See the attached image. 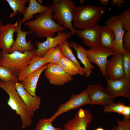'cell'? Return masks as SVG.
<instances>
[{"instance_id": "d590c367", "label": "cell", "mask_w": 130, "mask_h": 130, "mask_svg": "<svg viewBox=\"0 0 130 130\" xmlns=\"http://www.w3.org/2000/svg\"><path fill=\"white\" fill-rule=\"evenodd\" d=\"M122 115L125 117L129 119H130V106L126 105L125 106Z\"/></svg>"}, {"instance_id": "1f68e13d", "label": "cell", "mask_w": 130, "mask_h": 130, "mask_svg": "<svg viewBox=\"0 0 130 130\" xmlns=\"http://www.w3.org/2000/svg\"><path fill=\"white\" fill-rule=\"evenodd\" d=\"M123 67L125 73L124 77L130 79V52L123 54Z\"/></svg>"}, {"instance_id": "d6a6232c", "label": "cell", "mask_w": 130, "mask_h": 130, "mask_svg": "<svg viewBox=\"0 0 130 130\" xmlns=\"http://www.w3.org/2000/svg\"><path fill=\"white\" fill-rule=\"evenodd\" d=\"M130 119L124 117L123 120H117V125L113 127L112 130H130Z\"/></svg>"}, {"instance_id": "7402d4cb", "label": "cell", "mask_w": 130, "mask_h": 130, "mask_svg": "<svg viewBox=\"0 0 130 130\" xmlns=\"http://www.w3.org/2000/svg\"><path fill=\"white\" fill-rule=\"evenodd\" d=\"M115 40L113 30L106 25L100 26L99 45L102 47L113 49Z\"/></svg>"}, {"instance_id": "9a60e30c", "label": "cell", "mask_w": 130, "mask_h": 130, "mask_svg": "<svg viewBox=\"0 0 130 130\" xmlns=\"http://www.w3.org/2000/svg\"><path fill=\"white\" fill-rule=\"evenodd\" d=\"M123 54H115L108 60L105 70L107 78L109 79L114 80L124 77L122 60Z\"/></svg>"}, {"instance_id": "603a6c76", "label": "cell", "mask_w": 130, "mask_h": 130, "mask_svg": "<svg viewBox=\"0 0 130 130\" xmlns=\"http://www.w3.org/2000/svg\"><path fill=\"white\" fill-rule=\"evenodd\" d=\"M49 8V6H43L36 0H29V5L26 7L24 17L21 20L22 23L31 20L33 16L36 14L45 12Z\"/></svg>"}, {"instance_id": "d6986e66", "label": "cell", "mask_w": 130, "mask_h": 130, "mask_svg": "<svg viewBox=\"0 0 130 130\" xmlns=\"http://www.w3.org/2000/svg\"><path fill=\"white\" fill-rule=\"evenodd\" d=\"M47 65L46 64L43 65L28 75L21 82L25 90L32 96L36 95V90L39 79L41 73L47 67Z\"/></svg>"}, {"instance_id": "ac0fdd59", "label": "cell", "mask_w": 130, "mask_h": 130, "mask_svg": "<svg viewBox=\"0 0 130 130\" xmlns=\"http://www.w3.org/2000/svg\"><path fill=\"white\" fill-rule=\"evenodd\" d=\"M15 88L26 106L34 113L40 107L41 102L40 98L37 95L33 96L30 94L24 88L21 82H16Z\"/></svg>"}, {"instance_id": "d4e9b609", "label": "cell", "mask_w": 130, "mask_h": 130, "mask_svg": "<svg viewBox=\"0 0 130 130\" xmlns=\"http://www.w3.org/2000/svg\"><path fill=\"white\" fill-rule=\"evenodd\" d=\"M10 7L13 10V12L11 14L9 17H13L18 14V11L20 15L22 13L24 15L26 8V6L29 2V0H6Z\"/></svg>"}, {"instance_id": "74e56055", "label": "cell", "mask_w": 130, "mask_h": 130, "mask_svg": "<svg viewBox=\"0 0 130 130\" xmlns=\"http://www.w3.org/2000/svg\"><path fill=\"white\" fill-rule=\"evenodd\" d=\"M95 130H105L103 128H101L99 127L98 128L95 129Z\"/></svg>"}, {"instance_id": "f35d334b", "label": "cell", "mask_w": 130, "mask_h": 130, "mask_svg": "<svg viewBox=\"0 0 130 130\" xmlns=\"http://www.w3.org/2000/svg\"><path fill=\"white\" fill-rule=\"evenodd\" d=\"M80 3L81 4H83L84 3V0H79Z\"/></svg>"}, {"instance_id": "ffe728a7", "label": "cell", "mask_w": 130, "mask_h": 130, "mask_svg": "<svg viewBox=\"0 0 130 130\" xmlns=\"http://www.w3.org/2000/svg\"><path fill=\"white\" fill-rule=\"evenodd\" d=\"M69 45L70 47L76 51L77 58L84 65V69L85 77H89L92 73V69H94L95 67L89 61L87 57L86 50L73 41H71Z\"/></svg>"}, {"instance_id": "277c9868", "label": "cell", "mask_w": 130, "mask_h": 130, "mask_svg": "<svg viewBox=\"0 0 130 130\" xmlns=\"http://www.w3.org/2000/svg\"><path fill=\"white\" fill-rule=\"evenodd\" d=\"M35 56L34 50L24 52L15 51L10 53L0 50V65L6 67L18 77Z\"/></svg>"}, {"instance_id": "e0dca14e", "label": "cell", "mask_w": 130, "mask_h": 130, "mask_svg": "<svg viewBox=\"0 0 130 130\" xmlns=\"http://www.w3.org/2000/svg\"><path fill=\"white\" fill-rule=\"evenodd\" d=\"M100 27L97 23L82 30L74 28V31L83 39L85 45L91 48L99 45Z\"/></svg>"}, {"instance_id": "8d00e7d4", "label": "cell", "mask_w": 130, "mask_h": 130, "mask_svg": "<svg viewBox=\"0 0 130 130\" xmlns=\"http://www.w3.org/2000/svg\"><path fill=\"white\" fill-rule=\"evenodd\" d=\"M99 1L101 4L104 7L111 3L108 0H100Z\"/></svg>"}, {"instance_id": "30bf717a", "label": "cell", "mask_w": 130, "mask_h": 130, "mask_svg": "<svg viewBox=\"0 0 130 130\" xmlns=\"http://www.w3.org/2000/svg\"><path fill=\"white\" fill-rule=\"evenodd\" d=\"M107 82L106 90L113 99L122 97L130 100V79L124 77L111 80L106 78Z\"/></svg>"}, {"instance_id": "5bb4252c", "label": "cell", "mask_w": 130, "mask_h": 130, "mask_svg": "<svg viewBox=\"0 0 130 130\" xmlns=\"http://www.w3.org/2000/svg\"><path fill=\"white\" fill-rule=\"evenodd\" d=\"M18 19L14 23H8L0 26V49L9 53L14 41V33L18 25Z\"/></svg>"}, {"instance_id": "5b68a950", "label": "cell", "mask_w": 130, "mask_h": 130, "mask_svg": "<svg viewBox=\"0 0 130 130\" xmlns=\"http://www.w3.org/2000/svg\"><path fill=\"white\" fill-rule=\"evenodd\" d=\"M51 6L52 18L56 20L59 25L70 30L74 35L72 22L76 7L75 3L71 0H60L58 3L53 2Z\"/></svg>"}, {"instance_id": "b9f144b4", "label": "cell", "mask_w": 130, "mask_h": 130, "mask_svg": "<svg viewBox=\"0 0 130 130\" xmlns=\"http://www.w3.org/2000/svg\"><path fill=\"white\" fill-rule=\"evenodd\" d=\"M1 130V125H0V130Z\"/></svg>"}, {"instance_id": "8992f818", "label": "cell", "mask_w": 130, "mask_h": 130, "mask_svg": "<svg viewBox=\"0 0 130 130\" xmlns=\"http://www.w3.org/2000/svg\"><path fill=\"white\" fill-rule=\"evenodd\" d=\"M88 104H90V102L86 89L78 94H72L69 99L61 104L56 112L48 119L52 122L58 117L62 113Z\"/></svg>"}, {"instance_id": "f546056e", "label": "cell", "mask_w": 130, "mask_h": 130, "mask_svg": "<svg viewBox=\"0 0 130 130\" xmlns=\"http://www.w3.org/2000/svg\"><path fill=\"white\" fill-rule=\"evenodd\" d=\"M0 80L6 82L13 81L17 82L19 81L17 77L6 67L0 65Z\"/></svg>"}, {"instance_id": "ba28073f", "label": "cell", "mask_w": 130, "mask_h": 130, "mask_svg": "<svg viewBox=\"0 0 130 130\" xmlns=\"http://www.w3.org/2000/svg\"><path fill=\"white\" fill-rule=\"evenodd\" d=\"M91 105H99L104 106L115 102L114 99L109 95L106 89L100 84L90 85L86 89Z\"/></svg>"}, {"instance_id": "44dd1931", "label": "cell", "mask_w": 130, "mask_h": 130, "mask_svg": "<svg viewBox=\"0 0 130 130\" xmlns=\"http://www.w3.org/2000/svg\"><path fill=\"white\" fill-rule=\"evenodd\" d=\"M48 63V60L45 57L34 56L32 58L28 65L18 76L19 80L21 82L29 75Z\"/></svg>"}, {"instance_id": "2e32d148", "label": "cell", "mask_w": 130, "mask_h": 130, "mask_svg": "<svg viewBox=\"0 0 130 130\" xmlns=\"http://www.w3.org/2000/svg\"><path fill=\"white\" fill-rule=\"evenodd\" d=\"M22 23L21 20L20 19L18 22L16 28V38L10 50L9 53L15 51L24 52L25 51H30L34 50V46L31 43V41L29 40L27 42L26 40L27 35L32 33L30 31H22L21 29Z\"/></svg>"}, {"instance_id": "52a82bcc", "label": "cell", "mask_w": 130, "mask_h": 130, "mask_svg": "<svg viewBox=\"0 0 130 130\" xmlns=\"http://www.w3.org/2000/svg\"><path fill=\"white\" fill-rule=\"evenodd\" d=\"M87 57L90 62L99 67L103 76L107 78L106 67L107 58L116 54L112 49L101 46L99 45L86 50Z\"/></svg>"}, {"instance_id": "3957f363", "label": "cell", "mask_w": 130, "mask_h": 130, "mask_svg": "<svg viewBox=\"0 0 130 130\" xmlns=\"http://www.w3.org/2000/svg\"><path fill=\"white\" fill-rule=\"evenodd\" d=\"M106 9L105 7L91 4L76 6L73 20L74 26L82 30L96 24Z\"/></svg>"}, {"instance_id": "9c48e42d", "label": "cell", "mask_w": 130, "mask_h": 130, "mask_svg": "<svg viewBox=\"0 0 130 130\" xmlns=\"http://www.w3.org/2000/svg\"><path fill=\"white\" fill-rule=\"evenodd\" d=\"M106 24L114 31L115 40L113 50L116 54H124L129 51L123 46L124 35L126 31L123 29L122 24L118 16L115 15L110 17L106 22Z\"/></svg>"}, {"instance_id": "60d3db41", "label": "cell", "mask_w": 130, "mask_h": 130, "mask_svg": "<svg viewBox=\"0 0 130 130\" xmlns=\"http://www.w3.org/2000/svg\"><path fill=\"white\" fill-rule=\"evenodd\" d=\"M2 25V24L1 22L0 21V26Z\"/></svg>"}, {"instance_id": "8fae6325", "label": "cell", "mask_w": 130, "mask_h": 130, "mask_svg": "<svg viewBox=\"0 0 130 130\" xmlns=\"http://www.w3.org/2000/svg\"><path fill=\"white\" fill-rule=\"evenodd\" d=\"M45 70V77L54 85H63L73 79L72 76L66 72L59 64L48 63Z\"/></svg>"}, {"instance_id": "4316f807", "label": "cell", "mask_w": 130, "mask_h": 130, "mask_svg": "<svg viewBox=\"0 0 130 130\" xmlns=\"http://www.w3.org/2000/svg\"><path fill=\"white\" fill-rule=\"evenodd\" d=\"M58 64L66 72L72 76L77 74H79L78 67L72 61L66 57L63 56Z\"/></svg>"}, {"instance_id": "f1b7e54d", "label": "cell", "mask_w": 130, "mask_h": 130, "mask_svg": "<svg viewBox=\"0 0 130 130\" xmlns=\"http://www.w3.org/2000/svg\"><path fill=\"white\" fill-rule=\"evenodd\" d=\"M118 16L122 24V27L126 32H130V9H125Z\"/></svg>"}, {"instance_id": "7a4b0ae2", "label": "cell", "mask_w": 130, "mask_h": 130, "mask_svg": "<svg viewBox=\"0 0 130 130\" xmlns=\"http://www.w3.org/2000/svg\"><path fill=\"white\" fill-rule=\"evenodd\" d=\"M16 82L0 81V87L5 91L8 95L7 104L20 117L22 129L30 126L32 124L31 117L34 113L26 106L18 94L15 88Z\"/></svg>"}, {"instance_id": "7c38bea8", "label": "cell", "mask_w": 130, "mask_h": 130, "mask_svg": "<svg viewBox=\"0 0 130 130\" xmlns=\"http://www.w3.org/2000/svg\"><path fill=\"white\" fill-rule=\"evenodd\" d=\"M92 116L89 110L80 109L72 119L64 124V130H86Z\"/></svg>"}, {"instance_id": "83f0119b", "label": "cell", "mask_w": 130, "mask_h": 130, "mask_svg": "<svg viewBox=\"0 0 130 130\" xmlns=\"http://www.w3.org/2000/svg\"><path fill=\"white\" fill-rule=\"evenodd\" d=\"M126 105L120 101L112 104L104 106L103 111L105 113L114 112L122 114Z\"/></svg>"}, {"instance_id": "484cf974", "label": "cell", "mask_w": 130, "mask_h": 130, "mask_svg": "<svg viewBox=\"0 0 130 130\" xmlns=\"http://www.w3.org/2000/svg\"><path fill=\"white\" fill-rule=\"evenodd\" d=\"M43 57L46 58L48 63L52 64H58L63 57L61 49L59 45L51 48L47 51Z\"/></svg>"}, {"instance_id": "e575fe53", "label": "cell", "mask_w": 130, "mask_h": 130, "mask_svg": "<svg viewBox=\"0 0 130 130\" xmlns=\"http://www.w3.org/2000/svg\"><path fill=\"white\" fill-rule=\"evenodd\" d=\"M127 2L123 0H112L111 3V6H115L116 5L119 7H122L124 6L123 4H126Z\"/></svg>"}, {"instance_id": "4dcf8cb0", "label": "cell", "mask_w": 130, "mask_h": 130, "mask_svg": "<svg viewBox=\"0 0 130 130\" xmlns=\"http://www.w3.org/2000/svg\"><path fill=\"white\" fill-rule=\"evenodd\" d=\"M52 123L46 118L40 119L37 123L35 130H62L61 128L53 126Z\"/></svg>"}, {"instance_id": "6da1fadb", "label": "cell", "mask_w": 130, "mask_h": 130, "mask_svg": "<svg viewBox=\"0 0 130 130\" xmlns=\"http://www.w3.org/2000/svg\"><path fill=\"white\" fill-rule=\"evenodd\" d=\"M52 12L51 5L45 12L36 16L35 19L25 23L32 33L40 38L54 37L57 32L65 31L66 29L55 22L52 17Z\"/></svg>"}, {"instance_id": "836d02e7", "label": "cell", "mask_w": 130, "mask_h": 130, "mask_svg": "<svg viewBox=\"0 0 130 130\" xmlns=\"http://www.w3.org/2000/svg\"><path fill=\"white\" fill-rule=\"evenodd\" d=\"M124 48L130 51V32H126L124 34L123 40Z\"/></svg>"}, {"instance_id": "ab89813d", "label": "cell", "mask_w": 130, "mask_h": 130, "mask_svg": "<svg viewBox=\"0 0 130 130\" xmlns=\"http://www.w3.org/2000/svg\"><path fill=\"white\" fill-rule=\"evenodd\" d=\"M38 2L40 4H41L42 3V0H38Z\"/></svg>"}, {"instance_id": "cb8c5ba5", "label": "cell", "mask_w": 130, "mask_h": 130, "mask_svg": "<svg viewBox=\"0 0 130 130\" xmlns=\"http://www.w3.org/2000/svg\"><path fill=\"white\" fill-rule=\"evenodd\" d=\"M63 56L72 61L78 68L79 75L82 76L84 74V68L81 67L79 62L77 60L72 52L67 40L63 41L59 45Z\"/></svg>"}, {"instance_id": "4fadbf2b", "label": "cell", "mask_w": 130, "mask_h": 130, "mask_svg": "<svg viewBox=\"0 0 130 130\" xmlns=\"http://www.w3.org/2000/svg\"><path fill=\"white\" fill-rule=\"evenodd\" d=\"M72 35L71 31L67 33L65 31H60L58 32L57 35L55 37H48L43 42H37L36 45L37 49L35 50V56L43 57L47 51L59 45Z\"/></svg>"}]
</instances>
